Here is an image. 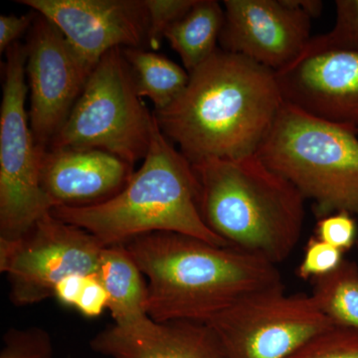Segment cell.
<instances>
[{
	"label": "cell",
	"mask_w": 358,
	"mask_h": 358,
	"mask_svg": "<svg viewBox=\"0 0 358 358\" xmlns=\"http://www.w3.org/2000/svg\"><path fill=\"white\" fill-rule=\"evenodd\" d=\"M6 54L0 109V240L13 241L51 212L54 204L40 182L46 148L35 140L26 110V45L16 42Z\"/></svg>",
	"instance_id": "obj_7"
},
{
	"label": "cell",
	"mask_w": 358,
	"mask_h": 358,
	"mask_svg": "<svg viewBox=\"0 0 358 358\" xmlns=\"http://www.w3.org/2000/svg\"><path fill=\"white\" fill-rule=\"evenodd\" d=\"M109 305L107 292L96 274L88 275L85 280L81 296L76 310L85 317L95 319L100 317Z\"/></svg>",
	"instance_id": "obj_26"
},
{
	"label": "cell",
	"mask_w": 358,
	"mask_h": 358,
	"mask_svg": "<svg viewBox=\"0 0 358 358\" xmlns=\"http://www.w3.org/2000/svg\"><path fill=\"white\" fill-rule=\"evenodd\" d=\"M358 129L282 103L257 155L312 200L317 218H358Z\"/></svg>",
	"instance_id": "obj_5"
},
{
	"label": "cell",
	"mask_w": 358,
	"mask_h": 358,
	"mask_svg": "<svg viewBox=\"0 0 358 358\" xmlns=\"http://www.w3.org/2000/svg\"><path fill=\"white\" fill-rule=\"evenodd\" d=\"M87 275L73 274L63 278L54 289L53 298L63 307L76 308Z\"/></svg>",
	"instance_id": "obj_28"
},
{
	"label": "cell",
	"mask_w": 358,
	"mask_h": 358,
	"mask_svg": "<svg viewBox=\"0 0 358 358\" xmlns=\"http://www.w3.org/2000/svg\"><path fill=\"white\" fill-rule=\"evenodd\" d=\"M197 196L192 164L162 133L155 120L143 164L119 194L94 206H59L51 212L88 231L103 247L124 245L154 232L180 233L215 246H230L205 224Z\"/></svg>",
	"instance_id": "obj_4"
},
{
	"label": "cell",
	"mask_w": 358,
	"mask_h": 358,
	"mask_svg": "<svg viewBox=\"0 0 358 358\" xmlns=\"http://www.w3.org/2000/svg\"><path fill=\"white\" fill-rule=\"evenodd\" d=\"M124 245L148 278L145 310L155 322L207 324L244 296L284 284L262 257L189 235L148 233Z\"/></svg>",
	"instance_id": "obj_2"
},
{
	"label": "cell",
	"mask_w": 358,
	"mask_h": 358,
	"mask_svg": "<svg viewBox=\"0 0 358 358\" xmlns=\"http://www.w3.org/2000/svg\"><path fill=\"white\" fill-rule=\"evenodd\" d=\"M138 95L150 99L155 112L166 109L183 93L189 73L166 56L143 48H122Z\"/></svg>",
	"instance_id": "obj_18"
},
{
	"label": "cell",
	"mask_w": 358,
	"mask_h": 358,
	"mask_svg": "<svg viewBox=\"0 0 358 358\" xmlns=\"http://www.w3.org/2000/svg\"><path fill=\"white\" fill-rule=\"evenodd\" d=\"M155 119L138 95L122 48L101 58L64 126L47 148L100 150L136 164L150 150Z\"/></svg>",
	"instance_id": "obj_6"
},
{
	"label": "cell",
	"mask_w": 358,
	"mask_h": 358,
	"mask_svg": "<svg viewBox=\"0 0 358 358\" xmlns=\"http://www.w3.org/2000/svg\"><path fill=\"white\" fill-rule=\"evenodd\" d=\"M0 358H55L53 341L41 327H11L4 334Z\"/></svg>",
	"instance_id": "obj_22"
},
{
	"label": "cell",
	"mask_w": 358,
	"mask_h": 358,
	"mask_svg": "<svg viewBox=\"0 0 358 358\" xmlns=\"http://www.w3.org/2000/svg\"><path fill=\"white\" fill-rule=\"evenodd\" d=\"M224 25V8L216 0H195L192 8L164 34L188 73L217 51Z\"/></svg>",
	"instance_id": "obj_17"
},
{
	"label": "cell",
	"mask_w": 358,
	"mask_h": 358,
	"mask_svg": "<svg viewBox=\"0 0 358 358\" xmlns=\"http://www.w3.org/2000/svg\"><path fill=\"white\" fill-rule=\"evenodd\" d=\"M282 103L277 73L218 48L190 73L178 100L154 115L162 133L195 164L256 155Z\"/></svg>",
	"instance_id": "obj_1"
},
{
	"label": "cell",
	"mask_w": 358,
	"mask_h": 358,
	"mask_svg": "<svg viewBox=\"0 0 358 358\" xmlns=\"http://www.w3.org/2000/svg\"><path fill=\"white\" fill-rule=\"evenodd\" d=\"M343 259L341 250L324 243L319 238L310 237L306 245L303 260L296 268V275L301 280L310 281L313 278L333 272Z\"/></svg>",
	"instance_id": "obj_24"
},
{
	"label": "cell",
	"mask_w": 358,
	"mask_h": 358,
	"mask_svg": "<svg viewBox=\"0 0 358 358\" xmlns=\"http://www.w3.org/2000/svg\"><path fill=\"white\" fill-rule=\"evenodd\" d=\"M103 246L88 231L49 212L26 234L0 240V272L9 282V299L26 307L52 298L63 278L94 275Z\"/></svg>",
	"instance_id": "obj_9"
},
{
	"label": "cell",
	"mask_w": 358,
	"mask_h": 358,
	"mask_svg": "<svg viewBox=\"0 0 358 358\" xmlns=\"http://www.w3.org/2000/svg\"><path fill=\"white\" fill-rule=\"evenodd\" d=\"M287 358H358V331L329 327L308 339Z\"/></svg>",
	"instance_id": "obj_21"
},
{
	"label": "cell",
	"mask_w": 358,
	"mask_h": 358,
	"mask_svg": "<svg viewBox=\"0 0 358 358\" xmlns=\"http://www.w3.org/2000/svg\"><path fill=\"white\" fill-rule=\"evenodd\" d=\"M134 173L133 164L103 150L46 148L40 182L54 208H78L112 199Z\"/></svg>",
	"instance_id": "obj_14"
},
{
	"label": "cell",
	"mask_w": 358,
	"mask_h": 358,
	"mask_svg": "<svg viewBox=\"0 0 358 358\" xmlns=\"http://www.w3.org/2000/svg\"><path fill=\"white\" fill-rule=\"evenodd\" d=\"M96 275L107 292L115 326H134L148 317L147 284L124 245L103 247Z\"/></svg>",
	"instance_id": "obj_16"
},
{
	"label": "cell",
	"mask_w": 358,
	"mask_h": 358,
	"mask_svg": "<svg viewBox=\"0 0 358 358\" xmlns=\"http://www.w3.org/2000/svg\"><path fill=\"white\" fill-rule=\"evenodd\" d=\"M285 103L358 129V53L331 52L301 59L277 73Z\"/></svg>",
	"instance_id": "obj_13"
},
{
	"label": "cell",
	"mask_w": 358,
	"mask_h": 358,
	"mask_svg": "<svg viewBox=\"0 0 358 358\" xmlns=\"http://www.w3.org/2000/svg\"><path fill=\"white\" fill-rule=\"evenodd\" d=\"M148 15L147 45L159 50L166 30L195 3V0H143Z\"/></svg>",
	"instance_id": "obj_23"
},
{
	"label": "cell",
	"mask_w": 358,
	"mask_h": 358,
	"mask_svg": "<svg viewBox=\"0 0 358 358\" xmlns=\"http://www.w3.org/2000/svg\"><path fill=\"white\" fill-rule=\"evenodd\" d=\"M199 208L209 229L231 247L278 265L293 253L305 221L303 194L258 155L192 164Z\"/></svg>",
	"instance_id": "obj_3"
},
{
	"label": "cell",
	"mask_w": 358,
	"mask_h": 358,
	"mask_svg": "<svg viewBox=\"0 0 358 358\" xmlns=\"http://www.w3.org/2000/svg\"><path fill=\"white\" fill-rule=\"evenodd\" d=\"M36 13L25 14L22 16L4 15L0 16V51L6 52L7 49L16 43L17 39L26 30L31 28Z\"/></svg>",
	"instance_id": "obj_27"
},
{
	"label": "cell",
	"mask_w": 358,
	"mask_h": 358,
	"mask_svg": "<svg viewBox=\"0 0 358 358\" xmlns=\"http://www.w3.org/2000/svg\"><path fill=\"white\" fill-rule=\"evenodd\" d=\"M219 43L278 73L293 64L310 38V17L294 0H225Z\"/></svg>",
	"instance_id": "obj_12"
},
{
	"label": "cell",
	"mask_w": 358,
	"mask_h": 358,
	"mask_svg": "<svg viewBox=\"0 0 358 358\" xmlns=\"http://www.w3.org/2000/svg\"><path fill=\"white\" fill-rule=\"evenodd\" d=\"M207 324L226 358H287L334 327L310 294H288L284 284L244 296Z\"/></svg>",
	"instance_id": "obj_8"
},
{
	"label": "cell",
	"mask_w": 358,
	"mask_h": 358,
	"mask_svg": "<svg viewBox=\"0 0 358 358\" xmlns=\"http://www.w3.org/2000/svg\"><path fill=\"white\" fill-rule=\"evenodd\" d=\"M294 2L299 8L305 11L312 18L319 16L324 6L322 2L319 0H294Z\"/></svg>",
	"instance_id": "obj_29"
},
{
	"label": "cell",
	"mask_w": 358,
	"mask_h": 358,
	"mask_svg": "<svg viewBox=\"0 0 358 358\" xmlns=\"http://www.w3.org/2000/svg\"><path fill=\"white\" fill-rule=\"evenodd\" d=\"M94 352L109 358H226L217 336L204 322H155L110 326L90 341Z\"/></svg>",
	"instance_id": "obj_15"
},
{
	"label": "cell",
	"mask_w": 358,
	"mask_h": 358,
	"mask_svg": "<svg viewBox=\"0 0 358 358\" xmlns=\"http://www.w3.org/2000/svg\"><path fill=\"white\" fill-rule=\"evenodd\" d=\"M310 282V296L331 324L358 331V263L343 259L333 272Z\"/></svg>",
	"instance_id": "obj_19"
},
{
	"label": "cell",
	"mask_w": 358,
	"mask_h": 358,
	"mask_svg": "<svg viewBox=\"0 0 358 358\" xmlns=\"http://www.w3.org/2000/svg\"><path fill=\"white\" fill-rule=\"evenodd\" d=\"M336 6L333 30L310 38L296 61L331 52L358 53V0H338Z\"/></svg>",
	"instance_id": "obj_20"
},
{
	"label": "cell",
	"mask_w": 358,
	"mask_h": 358,
	"mask_svg": "<svg viewBox=\"0 0 358 358\" xmlns=\"http://www.w3.org/2000/svg\"><path fill=\"white\" fill-rule=\"evenodd\" d=\"M53 23L90 71L115 48L147 44L143 0H18Z\"/></svg>",
	"instance_id": "obj_11"
},
{
	"label": "cell",
	"mask_w": 358,
	"mask_h": 358,
	"mask_svg": "<svg viewBox=\"0 0 358 358\" xmlns=\"http://www.w3.org/2000/svg\"><path fill=\"white\" fill-rule=\"evenodd\" d=\"M315 237L345 253L357 243V225L355 216L341 211L319 219Z\"/></svg>",
	"instance_id": "obj_25"
},
{
	"label": "cell",
	"mask_w": 358,
	"mask_h": 358,
	"mask_svg": "<svg viewBox=\"0 0 358 358\" xmlns=\"http://www.w3.org/2000/svg\"><path fill=\"white\" fill-rule=\"evenodd\" d=\"M357 251H358V241H357Z\"/></svg>",
	"instance_id": "obj_30"
},
{
	"label": "cell",
	"mask_w": 358,
	"mask_h": 358,
	"mask_svg": "<svg viewBox=\"0 0 358 358\" xmlns=\"http://www.w3.org/2000/svg\"><path fill=\"white\" fill-rule=\"evenodd\" d=\"M25 74L35 140L48 148L83 91L90 71L53 23L36 14L28 35Z\"/></svg>",
	"instance_id": "obj_10"
}]
</instances>
